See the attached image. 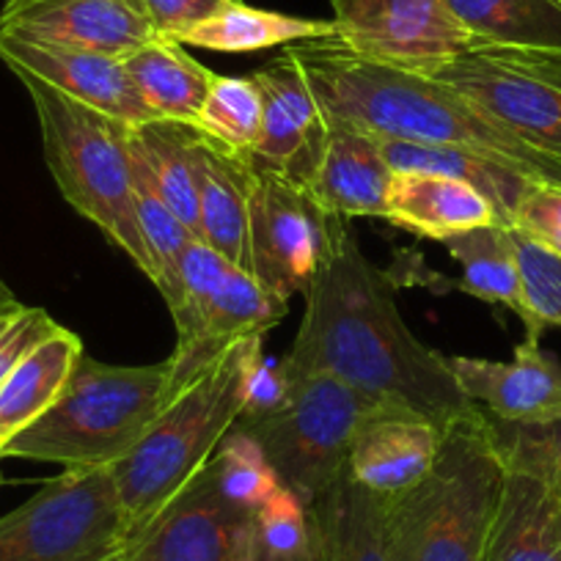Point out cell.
Returning <instances> with one entry per match:
<instances>
[{"mask_svg":"<svg viewBox=\"0 0 561 561\" xmlns=\"http://www.w3.org/2000/svg\"><path fill=\"white\" fill-rule=\"evenodd\" d=\"M58 322L47 314L45 309H28L25 306L18 317H14L12 325L0 333V386L7 382V377L18 369L20 360L31 353L34 347H39L50 333L58 331Z\"/></svg>","mask_w":561,"mask_h":561,"instance_id":"obj_38","label":"cell"},{"mask_svg":"<svg viewBox=\"0 0 561 561\" xmlns=\"http://www.w3.org/2000/svg\"><path fill=\"white\" fill-rule=\"evenodd\" d=\"M435 80L466 94L561 165V53L473 47L446 64Z\"/></svg>","mask_w":561,"mask_h":561,"instance_id":"obj_10","label":"cell"},{"mask_svg":"<svg viewBox=\"0 0 561 561\" xmlns=\"http://www.w3.org/2000/svg\"><path fill=\"white\" fill-rule=\"evenodd\" d=\"M449 369L462 393L495 419L531 421L561 413V360L539 347V339H523L512 360L455 355Z\"/></svg>","mask_w":561,"mask_h":561,"instance_id":"obj_17","label":"cell"},{"mask_svg":"<svg viewBox=\"0 0 561 561\" xmlns=\"http://www.w3.org/2000/svg\"><path fill=\"white\" fill-rule=\"evenodd\" d=\"M375 402L333 375L280 380L251 399L231 433L253 446L280 490L314 504L350 466L355 433Z\"/></svg>","mask_w":561,"mask_h":561,"instance_id":"obj_8","label":"cell"},{"mask_svg":"<svg viewBox=\"0 0 561 561\" xmlns=\"http://www.w3.org/2000/svg\"><path fill=\"white\" fill-rule=\"evenodd\" d=\"M512 229L561 256V185L531 187L517 207Z\"/></svg>","mask_w":561,"mask_h":561,"instance_id":"obj_36","label":"cell"},{"mask_svg":"<svg viewBox=\"0 0 561 561\" xmlns=\"http://www.w3.org/2000/svg\"><path fill=\"white\" fill-rule=\"evenodd\" d=\"M83 353V342L67 328H58L20 360L0 386V446L31 427L56 402Z\"/></svg>","mask_w":561,"mask_h":561,"instance_id":"obj_27","label":"cell"},{"mask_svg":"<svg viewBox=\"0 0 561 561\" xmlns=\"http://www.w3.org/2000/svg\"><path fill=\"white\" fill-rule=\"evenodd\" d=\"M382 220L424 240L446 242L462 231L501 224L493 202L460 180L393 171Z\"/></svg>","mask_w":561,"mask_h":561,"instance_id":"obj_20","label":"cell"},{"mask_svg":"<svg viewBox=\"0 0 561 561\" xmlns=\"http://www.w3.org/2000/svg\"><path fill=\"white\" fill-rule=\"evenodd\" d=\"M278 482L231 433L218 455L133 534L118 561H256L259 510Z\"/></svg>","mask_w":561,"mask_h":561,"instance_id":"obj_7","label":"cell"},{"mask_svg":"<svg viewBox=\"0 0 561 561\" xmlns=\"http://www.w3.org/2000/svg\"><path fill=\"white\" fill-rule=\"evenodd\" d=\"M0 460H3V457H0ZM0 484H3V471H0Z\"/></svg>","mask_w":561,"mask_h":561,"instance_id":"obj_41","label":"cell"},{"mask_svg":"<svg viewBox=\"0 0 561 561\" xmlns=\"http://www.w3.org/2000/svg\"><path fill=\"white\" fill-rule=\"evenodd\" d=\"M504 477L482 410L449 424L427 477L386 499L391 559L482 561Z\"/></svg>","mask_w":561,"mask_h":561,"instance_id":"obj_4","label":"cell"},{"mask_svg":"<svg viewBox=\"0 0 561 561\" xmlns=\"http://www.w3.org/2000/svg\"><path fill=\"white\" fill-rule=\"evenodd\" d=\"M111 561H118V556H116V559H111Z\"/></svg>","mask_w":561,"mask_h":561,"instance_id":"obj_42","label":"cell"},{"mask_svg":"<svg viewBox=\"0 0 561 561\" xmlns=\"http://www.w3.org/2000/svg\"><path fill=\"white\" fill-rule=\"evenodd\" d=\"M333 25L355 56L424 78L477 47L446 0H333Z\"/></svg>","mask_w":561,"mask_h":561,"instance_id":"obj_11","label":"cell"},{"mask_svg":"<svg viewBox=\"0 0 561 561\" xmlns=\"http://www.w3.org/2000/svg\"><path fill=\"white\" fill-rule=\"evenodd\" d=\"M512 242H515L517 264L523 273L528 309H531L539 331L545 333L548 328H561V256L537 245L517 229H512Z\"/></svg>","mask_w":561,"mask_h":561,"instance_id":"obj_35","label":"cell"},{"mask_svg":"<svg viewBox=\"0 0 561 561\" xmlns=\"http://www.w3.org/2000/svg\"><path fill=\"white\" fill-rule=\"evenodd\" d=\"M251 78L256 80L264 105L262 135L251 152L253 163L309 191L325 154L331 124L304 69L284 50Z\"/></svg>","mask_w":561,"mask_h":561,"instance_id":"obj_13","label":"cell"},{"mask_svg":"<svg viewBox=\"0 0 561 561\" xmlns=\"http://www.w3.org/2000/svg\"><path fill=\"white\" fill-rule=\"evenodd\" d=\"M165 402L169 360L113 366L83 353L56 402L0 446V457L111 468L138 444Z\"/></svg>","mask_w":561,"mask_h":561,"instance_id":"obj_5","label":"cell"},{"mask_svg":"<svg viewBox=\"0 0 561 561\" xmlns=\"http://www.w3.org/2000/svg\"><path fill=\"white\" fill-rule=\"evenodd\" d=\"M300 64L328 124L377 138L413 140L482 154L537 185H561V165L495 122L451 85L355 56L336 36L287 47Z\"/></svg>","mask_w":561,"mask_h":561,"instance_id":"obj_2","label":"cell"},{"mask_svg":"<svg viewBox=\"0 0 561 561\" xmlns=\"http://www.w3.org/2000/svg\"><path fill=\"white\" fill-rule=\"evenodd\" d=\"M129 154H133L135 215H138L140 237H144L149 262H152L149 280L160 289L165 304H174L176 289H180V259L185 253V248L191 245V240H196V237L182 224L180 215L169 207V202L163 198L160 187L154 185L152 174H149V169L144 165V160L138 158V152L133 147H129Z\"/></svg>","mask_w":561,"mask_h":561,"instance_id":"obj_31","label":"cell"},{"mask_svg":"<svg viewBox=\"0 0 561 561\" xmlns=\"http://www.w3.org/2000/svg\"><path fill=\"white\" fill-rule=\"evenodd\" d=\"M298 336L275 375H333L369 402L404 408L446 430L479 410L449 358L424 347L402 320L393 280L360 251L350 220L328 215L322 262L306 289Z\"/></svg>","mask_w":561,"mask_h":561,"instance_id":"obj_1","label":"cell"},{"mask_svg":"<svg viewBox=\"0 0 561 561\" xmlns=\"http://www.w3.org/2000/svg\"><path fill=\"white\" fill-rule=\"evenodd\" d=\"M444 245L462 264V293L482 298L484 304L504 306L512 314L520 317L526 325V339H542V331L528 309L510 226H479V229L449 237Z\"/></svg>","mask_w":561,"mask_h":561,"instance_id":"obj_25","label":"cell"},{"mask_svg":"<svg viewBox=\"0 0 561 561\" xmlns=\"http://www.w3.org/2000/svg\"><path fill=\"white\" fill-rule=\"evenodd\" d=\"M328 215L309 191L253 163L248 259L251 273L280 298L306 293L322 262Z\"/></svg>","mask_w":561,"mask_h":561,"instance_id":"obj_12","label":"cell"},{"mask_svg":"<svg viewBox=\"0 0 561 561\" xmlns=\"http://www.w3.org/2000/svg\"><path fill=\"white\" fill-rule=\"evenodd\" d=\"M256 561H320V545H311V548L300 550V553L293 556H270V553H259L256 550Z\"/></svg>","mask_w":561,"mask_h":561,"instance_id":"obj_40","label":"cell"},{"mask_svg":"<svg viewBox=\"0 0 561 561\" xmlns=\"http://www.w3.org/2000/svg\"><path fill=\"white\" fill-rule=\"evenodd\" d=\"M444 430L404 408H371L350 449V473L371 493L391 499L427 477Z\"/></svg>","mask_w":561,"mask_h":561,"instance_id":"obj_18","label":"cell"},{"mask_svg":"<svg viewBox=\"0 0 561 561\" xmlns=\"http://www.w3.org/2000/svg\"><path fill=\"white\" fill-rule=\"evenodd\" d=\"M482 561H561V499L506 471Z\"/></svg>","mask_w":561,"mask_h":561,"instance_id":"obj_22","label":"cell"},{"mask_svg":"<svg viewBox=\"0 0 561 561\" xmlns=\"http://www.w3.org/2000/svg\"><path fill=\"white\" fill-rule=\"evenodd\" d=\"M328 36H336L333 20L289 18V14L264 12V9H253L242 0H234L207 23L180 36V42L215 53H253L264 47H289L298 42L328 39Z\"/></svg>","mask_w":561,"mask_h":561,"instance_id":"obj_30","label":"cell"},{"mask_svg":"<svg viewBox=\"0 0 561 561\" xmlns=\"http://www.w3.org/2000/svg\"><path fill=\"white\" fill-rule=\"evenodd\" d=\"M386 154L388 165L393 171H415V174H440L460 180L466 185L477 187L482 196L493 202L495 213H499L501 224L512 226L517 207L523 198L537 187V182L526 180V176L506 171L501 165L490 163L482 154L466 152V149L451 147H430V144H413V140H397V138H377Z\"/></svg>","mask_w":561,"mask_h":561,"instance_id":"obj_28","label":"cell"},{"mask_svg":"<svg viewBox=\"0 0 561 561\" xmlns=\"http://www.w3.org/2000/svg\"><path fill=\"white\" fill-rule=\"evenodd\" d=\"M259 371L262 336L242 339L202 377L174 393L138 444L111 466L129 537L218 455L251 402Z\"/></svg>","mask_w":561,"mask_h":561,"instance_id":"obj_3","label":"cell"},{"mask_svg":"<svg viewBox=\"0 0 561 561\" xmlns=\"http://www.w3.org/2000/svg\"><path fill=\"white\" fill-rule=\"evenodd\" d=\"M127 537L111 468H64L0 517V561H111Z\"/></svg>","mask_w":561,"mask_h":561,"instance_id":"obj_9","label":"cell"},{"mask_svg":"<svg viewBox=\"0 0 561 561\" xmlns=\"http://www.w3.org/2000/svg\"><path fill=\"white\" fill-rule=\"evenodd\" d=\"M289 300L264 287L253 273L231 267L220 284L202 328L187 342L176 344L169 358V399L202 377L237 342L264 336L287 317Z\"/></svg>","mask_w":561,"mask_h":561,"instance_id":"obj_16","label":"cell"},{"mask_svg":"<svg viewBox=\"0 0 561 561\" xmlns=\"http://www.w3.org/2000/svg\"><path fill=\"white\" fill-rule=\"evenodd\" d=\"M12 72L34 102L47 169L61 196L149 278L152 262L135 215L129 124L61 94L31 72Z\"/></svg>","mask_w":561,"mask_h":561,"instance_id":"obj_6","label":"cell"},{"mask_svg":"<svg viewBox=\"0 0 561 561\" xmlns=\"http://www.w3.org/2000/svg\"><path fill=\"white\" fill-rule=\"evenodd\" d=\"M23 309H25V306L20 304V300L14 298L12 293H9L7 284L0 280V333L7 331L9 325H12L14 317H18Z\"/></svg>","mask_w":561,"mask_h":561,"instance_id":"obj_39","label":"cell"},{"mask_svg":"<svg viewBox=\"0 0 561 561\" xmlns=\"http://www.w3.org/2000/svg\"><path fill=\"white\" fill-rule=\"evenodd\" d=\"M320 561H393L386 534V499L347 471L309 506Z\"/></svg>","mask_w":561,"mask_h":561,"instance_id":"obj_23","label":"cell"},{"mask_svg":"<svg viewBox=\"0 0 561 561\" xmlns=\"http://www.w3.org/2000/svg\"><path fill=\"white\" fill-rule=\"evenodd\" d=\"M391 180L393 169L377 135L331 124L309 196L320 204L322 213L336 218H382Z\"/></svg>","mask_w":561,"mask_h":561,"instance_id":"obj_19","label":"cell"},{"mask_svg":"<svg viewBox=\"0 0 561 561\" xmlns=\"http://www.w3.org/2000/svg\"><path fill=\"white\" fill-rule=\"evenodd\" d=\"M0 61L9 69L31 72L61 94L116 122L144 124L154 118L147 102L140 100L122 58L0 34Z\"/></svg>","mask_w":561,"mask_h":561,"instance_id":"obj_15","label":"cell"},{"mask_svg":"<svg viewBox=\"0 0 561 561\" xmlns=\"http://www.w3.org/2000/svg\"><path fill=\"white\" fill-rule=\"evenodd\" d=\"M477 47L561 53V0H446Z\"/></svg>","mask_w":561,"mask_h":561,"instance_id":"obj_29","label":"cell"},{"mask_svg":"<svg viewBox=\"0 0 561 561\" xmlns=\"http://www.w3.org/2000/svg\"><path fill=\"white\" fill-rule=\"evenodd\" d=\"M129 147L138 152L169 207L198 240V169L202 129L187 122L152 118L127 127Z\"/></svg>","mask_w":561,"mask_h":561,"instance_id":"obj_26","label":"cell"},{"mask_svg":"<svg viewBox=\"0 0 561 561\" xmlns=\"http://www.w3.org/2000/svg\"><path fill=\"white\" fill-rule=\"evenodd\" d=\"M231 267L234 264H229V259L220 256L207 242L191 240L180 259V289H176L174 304H169L176 325V344L187 342L202 328Z\"/></svg>","mask_w":561,"mask_h":561,"instance_id":"obj_34","label":"cell"},{"mask_svg":"<svg viewBox=\"0 0 561 561\" xmlns=\"http://www.w3.org/2000/svg\"><path fill=\"white\" fill-rule=\"evenodd\" d=\"M138 3L154 34L180 42V36H185L196 25L207 23L209 18H215L220 9L234 3V0H138Z\"/></svg>","mask_w":561,"mask_h":561,"instance_id":"obj_37","label":"cell"},{"mask_svg":"<svg viewBox=\"0 0 561 561\" xmlns=\"http://www.w3.org/2000/svg\"><path fill=\"white\" fill-rule=\"evenodd\" d=\"M253 158L224 147L202 133L198 169V240L251 273L248 213H251Z\"/></svg>","mask_w":561,"mask_h":561,"instance_id":"obj_21","label":"cell"},{"mask_svg":"<svg viewBox=\"0 0 561 561\" xmlns=\"http://www.w3.org/2000/svg\"><path fill=\"white\" fill-rule=\"evenodd\" d=\"M0 34L113 58L158 36L138 0H7Z\"/></svg>","mask_w":561,"mask_h":561,"instance_id":"obj_14","label":"cell"},{"mask_svg":"<svg viewBox=\"0 0 561 561\" xmlns=\"http://www.w3.org/2000/svg\"><path fill=\"white\" fill-rule=\"evenodd\" d=\"M484 421L504 471L537 479L561 499V413L531 421H506L484 413Z\"/></svg>","mask_w":561,"mask_h":561,"instance_id":"obj_32","label":"cell"},{"mask_svg":"<svg viewBox=\"0 0 561 561\" xmlns=\"http://www.w3.org/2000/svg\"><path fill=\"white\" fill-rule=\"evenodd\" d=\"M122 61L154 118L198 122V113L215 83V72L198 64L182 42L152 36Z\"/></svg>","mask_w":561,"mask_h":561,"instance_id":"obj_24","label":"cell"},{"mask_svg":"<svg viewBox=\"0 0 561 561\" xmlns=\"http://www.w3.org/2000/svg\"><path fill=\"white\" fill-rule=\"evenodd\" d=\"M262 94L251 75L248 78L215 75L196 127L224 147L251 154L262 135Z\"/></svg>","mask_w":561,"mask_h":561,"instance_id":"obj_33","label":"cell"}]
</instances>
